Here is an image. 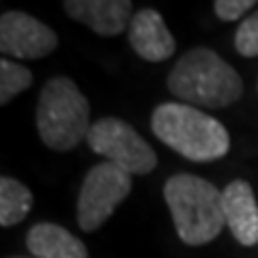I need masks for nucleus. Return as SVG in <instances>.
<instances>
[{
    "label": "nucleus",
    "mask_w": 258,
    "mask_h": 258,
    "mask_svg": "<svg viewBox=\"0 0 258 258\" xmlns=\"http://www.w3.org/2000/svg\"><path fill=\"white\" fill-rule=\"evenodd\" d=\"M168 91L191 108L220 110L241 99L243 80L220 54L209 47H194L172 67Z\"/></svg>",
    "instance_id": "obj_1"
},
{
    "label": "nucleus",
    "mask_w": 258,
    "mask_h": 258,
    "mask_svg": "<svg viewBox=\"0 0 258 258\" xmlns=\"http://www.w3.org/2000/svg\"><path fill=\"white\" fill-rule=\"evenodd\" d=\"M164 198L183 243L205 245L226 226L224 196L211 181L194 174L170 176L164 185Z\"/></svg>",
    "instance_id": "obj_3"
},
{
    "label": "nucleus",
    "mask_w": 258,
    "mask_h": 258,
    "mask_svg": "<svg viewBox=\"0 0 258 258\" xmlns=\"http://www.w3.org/2000/svg\"><path fill=\"white\" fill-rule=\"evenodd\" d=\"M129 45L140 58L149 62L170 58L176 50L174 37L155 9H142L134 13V20L129 24Z\"/></svg>",
    "instance_id": "obj_9"
},
{
    "label": "nucleus",
    "mask_w": 258,
    "mask_h": 258,
    "mask_svg": "<svg viewBox=\"0 0 258 258\" xmlns=\"http://www.w3.org/2000/svg\"><path fill=\"white\" fill-rule=\"evenodd\" d=\"M71 20L84 24L101 37H116L132 24L129 0H67L62 5Z\"/></svg>",
    "instance_id": "obj_8"
},
{
    "label": "nucleus",
    "mask_w": 258,
    "mask_h": 258,
    "mask_svg": "<svg viewBox=\"0 0 258 258\" xmlns=\"http://www.w3.org/2000/svg\"><path fill=\"white\" fill-rule=\"evenodd\" d=\"M235 47L241 56H258V9L241 22L235 32Z\"/></svg>",
    "instance_id": "obj_14"
},
{
    "label": "nucleus",
    "mask_w": 258,
    "mask_h": 258,
    "mask_svg": "<svg viewBox=\"0 0 258 258\" xmlns=\"http://www.w3.org/2000/svg\"><path fill=\"white\" fill-rule=\"evenodd\" d=\"M224 196V217L241 245L252 247L258 243V205L254 191L247 181H232L222 191Z\"/></svg>",
    "instance_id": "obj_10"
},
{
    "label": "nucleus",
    "mask_w": 258,
    "mask_h": 258,
    "mask_svg": "<svg viewBox=\"0 0 258 258\" xmlns=\"http://www.w3.org/2000/svg\"><path fill=\"white\" fill-rule=\"evenodd\" d=\"M11 258H26V256H11Z\"/></svg>",
    "instance_id": "obj_16"
},
{
    "label": "nucleus",
    "mask_w": 258,
    "mask_h": 258,
    "mask_svg": "<svg viewBox=\"0 0 258 258\" xmlns=\"http://www.w3.org/2000/svg\"><path fill=\"white\" fill-rule=\"evenodd\" d=\"M132 191V174L118 166L103 161L93 166L84 176L78 196V226L84 232H95L106 224L116 207Z\"/></svg>",
    "instance_id": "obj_5"
},
{
    "label": "nucleus",
    "mask_w": 258,
    "mask_h": 258,
    "mask_svg": "<svg viewBox=\"0 0 258 258\" xmlns=\"http://www.w3.org/2000/svg\"><path fill=\"white\" fill-rule=\"evenodd\" d=\"M32 84V71L9 58L0 60V103L7 106Z\"/></svg>",
    "instance_id": "obj_13"
},
{
    "label": "nucleus",
    "mask_w": 258,
    "mask_h": 258,
    "mask_svg": "<svg viewBox=\"0 0 258 258\" xmlns=\"http://www.w3.org/2000/svg\"><path fill=\"white\" fill-rule=\"evenodd\" d=\"M151 129L166 147L189 161H215L230 149V136L220 120L181 101L157 106Z\"/></svg>",
    "instance_id": "obj_2"
},
{
    "label": "nucleus",
    "mask_w": 258,
    "mask_h": 258,
    "mask_svg": "<svg viewBox=\"0 0 258 258\" xmlns=\"http://www.w3.org/2000/svg\"><path fill=\"white\" fill-rule=\"evenodd\" d=\"M88 147L118 166L127 174H149L157 166V155L136 129L120 118H99L88 132Z\"/></svg>",
    "instance_id": "obj_6"
},
{
    "label": "nucleus",
    "mask_w": 258,
    "mask_h": 258,
    "mask_svg": "<svg viewBox=\"0 0 258 258\" xmlns=\"http://www.w3.org/2000/svg\"><path fill=\"white\" fill-rule=\"evenodd\" d=\"M91 106L69 78L50 80L39 95V138L52 151H71L91 132Z\"/></svg>",
    "instance_id": "obj_4"
},
{
    "label": "nucleus",
    "mask_w": 258,
    "mask_h": 258,
    "mask_svg": "<svg viewBox=\"0 0 258 258\" xmlns=\"http://www.w3.org/2000/svg\"><path fill=\"white\" fill-rule=\"evenodd\" d=\"M58 47L56 32L32 15L7 11L0 18V50L5 56L37 60L50 56Z\"/></svg>",
    "instance_id": "obj_7"
},
{
    "label": "nucleus",
    "mask_w": 258,
    "mask_h": 258,
    "mask_svg": "<svg viewBox=\"0 0 258 258\" xmlns=\"http://www.w3.org/2000/svg\"><path fill=\"white\" fill-rule=\"evenodd\" d=\"M26 247L35 258H88L86 245L58 224H35L26 235Z\"/></svg>",
    "instance_id": "obj_11"
},
{
    "label": "nucleus",
    "mask_w": 258,
    "mask_h": 258,
    "mask_svg": "<svg viewBox=\"0 0 258 258\" xmlns=\"http://www.w3.org/2000/svg\"><path fill=\"white\" fill-rule=\"evenodd\" d=\"M32 207V191L11 176L0 179V224L5 228L20 224Z\"/></svg>",
    "instance_id": "obj_12"
},
{
    "label": "nucleus",
    "mask_w": 258,
    "mask_h": 258,
    "mask_svg": "<svg viewBox=\"0 0 258 258\" xmlns=\"http://www.w3.org/2000/svg\"><path fill=\"white\" fill-rule=\"evenodd\" d=\"M254 0H217L213 5L215 15L224 22H235L241 15H245L249 9H254Z\"/></svg>",
    "instance_id": "obj_15"
}]
</instances>
